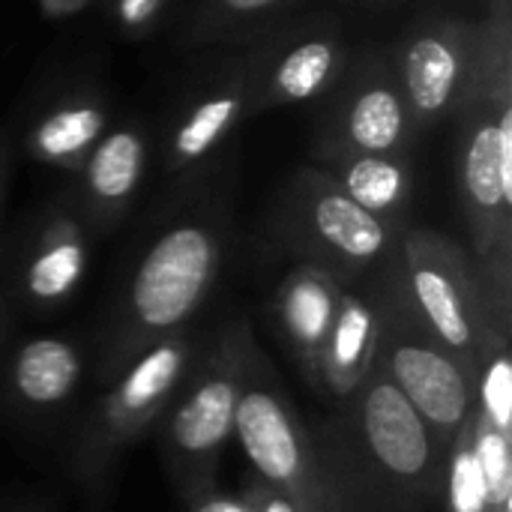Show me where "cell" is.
<instances>
[{"instance_id": "cell-26", "label": "cell", "mask_w": 512, "mask_h": 512, "mask_svg": "<svg viewBox=\"0 0 512 512\" xmlns=\"http://www.w3.org/2000/svg\"><path fill=\"white\" fill-rule=\"evenodd\" d=\"M276 0H225L228 9H237V12H255V9H264Z\"/></svg>"}, {"instance_id": "cell-2", "label": "cell", "mask_w": 512, "mask_h": 512, "mask_svg": "<svg viewBox=\"0 0 512 512\" xmlns=\"http://www.w3.org/2000/svg\"><path fill=\"white\" fill-rule=\"evenodd\" d=\"M369 300L378 315L375 375H384L426 420L435 441L450 450L456 432L477 408L474 372L423 324L399 276L384 282Z\"/></svg>"}, {"instance_id": "cell-20", "label": "cell", "mask_w": 512, "mask_h": 512, "mask_svg": "<svg viewBox=\"0 0 512 512\" xmlns=\"http://www.w3.org/2000/svg\"><path fill=\"white\" fill-rule=\"evenodd\" d=\"M102 120L105 117L96 108H63L36 129L33 144L48 159L75 156L102 132Z\"/></svg>"}, {"instance_id": "cell-24", "label": "cell", "mask_w": 512, "mask_h": 512, "mask_svg": "<svg viewBox=\"0 0 512 512\" xmlns=\"http://www.w3.org/2000/svg\"><path fill=\"white\" fill-rule=\"evenodd\" d=\"M189 512H252L246 507L243 498H228V495H219L210 489H201V492H192L189 495Z\"/></svg>"}, {"instance_id": "cell-8", "label": "cell", "mask_w": 512, "mask_h": 512, "mask_svg": "<svg viewBox=\"0 0 512 512\" xmlns=\"http://www.w3.org/2000/svg\"><path fill=\"white\" fill-rule=\"evenodd\" d=\"M465 201L474 219L480 255H492L507 243V213L512 204V111L498 126H483L465 153Z\"/></svg>"}, {"instance_id": "cell-1", "label": "cell", "mask_w": 512, "mask_h": 512, "mask_svg": "<svg viewBox=\"0 0 512 512\" xmlns=\"http://www.w3.org/2000/svg\"><path fill=\"white\" fill-rule=\"evenodd\" d=\"M345 402L330 438L318 441L342 501L369 512H414L444 498L447 450L384 375L372 372Z\"/></svg>"}, {"instance_id": "cell-22", "label": "cell", "mask_w": 512, "mask_h": 512, "mask_svg": "<svg viewBox=\"0 0 512 512\" xmlns=\"http://www.w3.org/2000/svg\"><path fill=\"white\" fill-rule=\"evenodd\" d=\"M333 69V48L327 42H306L294 48L276 75V87L288 99H309Z\"/></svg>"}, {"instance_id": "cell-10", "label": "cell", "mask_w": 512, "mask_h": 512, "mask_svg": "<svg viewBox=\"0 0 512 512\" xmlns=\"http://www.w3.org/2000/svg\"><path fill=\"white\" fill-rule=\"evenodd\" d=\"M339 303H342V288L333 279V273L321 267H300L279 288V300H276L279 324L294 354L306 366L309 378H315L318 357L336 321Z\"/></svg>"}, {"instance_id": "cell-5", "label": "cell", "mask_w": 512, "mask_h": 512, "mask_svg": "<svg viewBox=\"0 0 512 512\" xmlns=\"http://www.w3.org/2000/svg\"><path fill=\"white\" fill-rule=\"evenodd\" d=\"M234 441L258 480L297 512H348L318 441L273 387L249 384L246 378L234 414Z\"/></svg>"}, {"instance_id": "cell-7", "label": "cell", "mask_w": 512, "mask_h": 512, "mask_svg": "<svg viewBox=\"0 0 512 512\" xmlns=\"http://www.w3.org/2000/svg\"><path fill=\"white\" fill-rule=\"evenodd\" d=\"M186 375L189 339L180 333L165 336L135 354L90 417L78 447V468L93 477L105 474L117 453L162 417Z\"/></svg>"}, {"instance_id": "cell-17", "label": "cell", "mask_w": 512, "mask_h": 512, "mask_svg": "<svg viewBox=\"0 0 512 512\" xmlns=\"http://www.w3.org/2000/svg\"><path fill=\"white\" fill-rule=\"evenodd\" d=\"M348 132H351V141L366 153L390 150L402 132V105L396 93H390L387 87L366 90L351 108Z\"/></svg>"}, {"instance_id": "cell-6", "label": "cell", "mask_w": 512, "mask_h": 512, "mask_svg": "<svg viewBox=\"0 0 512 512\" xmlns=\"http://www.w3.org/2000/svg\"><path fill=\"white\" fill-rule=\"evenodd\" d=\"M249 363L252 342L246 330L237 327L210 351L204 369L168 420L165 453L189 495L213 486L219 456L234 438V414L249 378Z\"/></svg>"}, {"instance_id": "cell-27", "label": "cell", "mask_w": 512, "mask_h": 512, "mask_svg": "<svg viewBox=\"0 0 512 512\" xmlns=\"http://www.w3.org/2000/svg\"><path fill=\"white\" fill-rule=\"evenodd\" d=\"M153 6H156V0H126V15H129V18H141V15H147Z\"/></svg>"}, {"instance_id": "cell-21", "label": "cell", "mask_w": 512, "mask_h": 512, "mask_svg": "<svg viewBox=\"0 0 512 512\" xmlns=\"http://www.w3.org/2000/svg\"><path fill=\"white\" fill-rule=\"evenodd\" d=\"M345 195L369 213H387L402 198V174L393 162L360 159L345 177Z\"/></svg>"}, {"instance_id": "cell-25", "label": "cell", "mask_w": 512, "mask_h": 512, "mask_svg": "<svg viewBox=\"0 0 512 512\" xmlns=\"http://www.w3.org/2000/svg\"><path fill=\"white\" fill-rule=\"evenodd\" d=\"M243 501H246V507L252 512H297L282 495H276L273 489H267L261 480H255V483L246 489Z\"/></svg>"}, {"instance_id": "cell-18", "label": "cell", "mask_w": 512, "mask_h": 512, "mask_svg": "<svg viewBox=\"0 0 512 512\" xmlns=\"http://www.w3.org/2000/svg\"><path fill=\"white\" fill-rule=\"evenodd\" d=\"M471 423H474V414L465 420V426L456 432V438H453V444L447 450L444 501H447L450 512H489L483 474H480L477 453H474Z\"/></svg>"}, {"instance_id": "cell-11", "label": "cell", "mask_w": 512, "mask_h": 512, "mask_svg": "<svg viewBox=\"0 0 512 512\" xmlns=\"http://www.w3.org/2000/svg\"><path fill=\"white\" fill-rule=\"evenodd\" d=\"M309 228L315 243L345 267H366L378 261L390 246V234L381 216L363 210L357 201L336 189L312 198Z\"/></svg>"}, {"instance_id": "cell-12", "label": "cell", "mask_w": 512, "mask_h": 512, "mask_svg": "<svg viewBox=\"0 0 512 512\" xmlns=\"http://www.w3.org/2000/svg\"><path fill=\"white\" fill-rule=\"evenodd\" d=\"M81 354L60 336L27 339L12 360V390L27 408H57L78 387Z\"/></svg>"}, {"instance_id": "cell-13", "label": "cell", "mask_w": 512, "mask_h": 512, "mask_svg": "<svg viewBox=\"0 0 512 512\" xmlns=\"http://www.w3.org/2000/svg\"><path fill=\"white\" fill-rule=\"evenodd\" d=\"M405 81L411 102L423 114L441 111L450 102L453 87L459 81V60L453 48L438 36L417 39L405 54Z\"/></svg>"}, {"instance_id": "cell-19", "label": "cell", "mask_w": 512, "mask_h": 512, "mask_svg": "<svg viewBox=\"0 0 512 512\" xmlns=\"http://www.w3.org/2000/svg\"><path fill=\"white\" fill-rule=\"evenodd\" d=\"M477 414L512 438L510 336H498L477 366Z\"/></svg>"}, {"instance_id": "cell-16", "label": "cell", "mask_w": 512, "mask_h": 512, "mask_svg": "<svg viewBox=\"0 0 512 512\" xmlns=\"http://www.w3.org/2000/svg\"><path fill=\"white\" fill-rule=\"evenodd\" d=\"M474 453L486 486L489 512H512V441L474 408Z\"/></svg>"}, {"instance_id": "cell-23", "label": "cell", "mask_w": 512, "mask_h": 512, "mask_svg": "<svg viewBox=\"0 0 512 512\" xmlns=\"http://www.w3.org/2000/svg\"><path fill=\"white\" fill-rule=\"evenodd\" d=\"M237 114V99L234 96H219L204 102L186 123L183 129L174 135V153L180 159H198L204 156L231 126Z\"/></svg>"}, {"instance_id": "cell-9", "label": "cell", "mask_w": 512, "mask_h": 512, "mask_svg": "<svg viewBox=\"0 0 512 512\" xmlns=\"http://www.w3.org/2000/svg\"><path fill=\"white\" fill-rule=\"evenodd\" d=\"M375 348H378V315L369 297L345 294L318 357L315 384L327 393L348 399L354 396L375 372Z\"/></svg>"}, {"instance_id": "cell-14", "label": "cell", "mask_w": 512, "mask_h": 512, "mask_svg": "<svg viewBox=\"0 0 512 512\" xmlns=\"http://www.w3.org/2000/svg\"><path fill=\"white\" fill-rule=\"evenodd\" d=\"M144 165V144L135 132H114L108 135L87 168L90 189L99 201L117 204L132 195Z\"/></svg>"}, {"instance_id": "cell-3", "label": "cell", "mask_w": 512, "mask_h": 512, "mask_svg": "<svg viewBox=\"0 0 512 512\" xmlns=\"http://www.w3.org/2000/svg\"><path fill=\"white\" fill-rule=\"evenodd\" d=\"M216 261L219 249L204 225H177L147 249L114 327L108 351L111 375L153 342L180 333L204 303Z\"/></svg>"}, {"instance_id": "cell-4", "label": "cell", "mask_w": 512, "mask_h": 512, "mask_svg": "<svg viewBox=\"0 0 512 512\" xmlns=\"http://www.w3.org/2000/svg\"><path fill=\"white\" fill-rule=\"evenodd\" d=\"M399 279L423 324L477 378L489 345L498 336H510V330L507 321H498L462 252L432 234H414L405 243V273Z\"/></svg>"}, {"instance_id": "cell-15", "label": "cell", "mask_w": 512, "mask_h": 512, "mask_svg": "<svg viewBox=\"0 0 512 512\" xmlns=\"http://www.w3.org/2000/svg\"><path fill=\"white\" fill-rule=\"evenodd\" d=\"M81 276H84V246L75 237L60 234L36 252V258L27 267L24 285L30 300L60 303L78 288Z\"/></svg>"}]
</instances>
